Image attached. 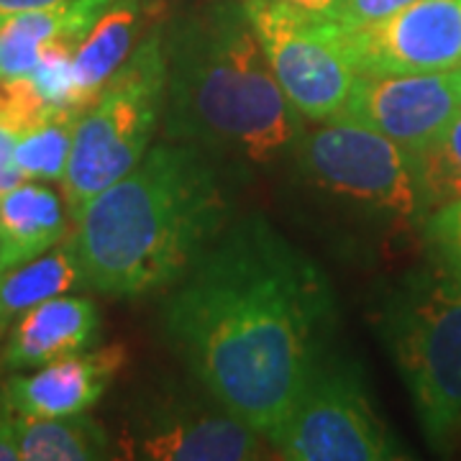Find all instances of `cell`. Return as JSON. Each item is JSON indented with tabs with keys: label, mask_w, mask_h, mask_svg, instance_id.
<instances>
[{
	"label": "cell",
	"mask_w": 461,
	"mask_h": 461,
	"mask_svg": "<svg viewBox=\"0 0 461 461\" xmlns=\"http://www.w3.org/2000/svg\"><path fill=\"white\" fill-rule=\"evenodd\" d=\"M165 336L190 375L269 436L329 354L326 272L264 215L230 221L167 297Z\"/></svg>",
	"instance_id": "1"
},
{
	"label": "cell",
	"mask_w": 461,
	"mask_h": 461,
	"mask_svg": "<svg viewBox=\"0 0 461 461\" xmlns=\"http://www.w3.org/2000/svg\"><path fill=\"white\" fill-rule=\"evenodd\" d=\"M229 165L167 139L75 218L85 287L111 297L169 290L230 223Z\"/></svg>",
	"instance_id": "2"
},
{
	"label": "cell",
	"mask_w": 461,
	"mask_h": 461,
	"mask_svg": "<svg viewBox=\"0 0 461 461\" xmlns=\"http://www.w3.org/2000/svg\"><path fill=\"white\" fill-rule=\"evenodd\" d=\"M167 33V139L229 167H264L295 147L300 115L269 67L244 3H218Z\"/></svg>",
	"instance_id": "3"
},
{
	"label": "cell",
	"mask_w": 461,
	"mask_h": 461,
	"mask_svg": "<svg viewBox=\"0 0 461 461\" xmlns=\"http://www.w3.org/2000/svg\"><path fill=\"white\" fill-rule=\"evenodd\" d=\"M384 341L429 444L461 436V280L433 259L397 280L377 305Z\"/></svg>",
	"instance_id": "4"
},
{
	"label": "cell",
	"mask_w": 461,
	"mask_h": 461,
	"mask_svg": "<svg viewBox=\"0 0 461 461\" xmlns=\"http://www.w3.org/2000/svg\"><path fill=\"white\" fill-rule=\"evenodd\" d=\"M165 103L167 33L154 26L77 118L59 180L72 223L90 200L147 154L165 121Z\"/></svg>",
	"instance_id": "5"
},
{
	"label": "cell",
	"mask_w": 461,
	"mask_h": 461,
	"mask_svg": "<svg viewBox=\"0 0 461 461\" xmlns=\"http://www.w3.org/2000/svg\"><path fill=\"white\" fill-rule=\"evenodd\" d=\"M295 167L303 185L346 213L366 218L423 215L411 151L369 126L329 118L300 129Z\"/></svg>",
	"instance_id": "6"
},
{
	"label": "cell",
	"mask_w": 461,
	"mask_h": 461,
	"mask_svg": "<svg viewBox=\"0 0 461 461\" xmlns=\"http://www.w3.org/2000/svg\"><path fill=\"white\" fill-rule=\"evenodd\" d=\"M267 441L290 461L405 459L379 418L362 369L330 351Z\"/></svg>",
	"instance_id": "7"
},
{
	"label": "cell",
	"mask_w": 461,
	"mask_h": 461,
	"mask_svg": "<svg viewBox=\"0 0 461 461\" xmlns=\"http://www.w3.org/2000/svg\"><path fill=\"white\" fill-rule=\"evenodd\" d=\"M259 436L200 382L195 390L165 384L139 395L118 448L136 461H249L264 456Z\"/></svg>",
	"instance_id": "8"
},
{
	"label": "cell",
	"mask_w": 461,
	"mask_h": 461,
	"mask_svg": "<svg viewBox=\"0 0 461 461\" xmlns=\"http://www.w3.org/2000/svg\"><path fill=\"white\" fill-rule=\"evenodd\" d=\"M251 26L287 103L303 121H329L344 108L357 80L336 41V23L290 3L244 0Z\"/></svg>",
	"instance_id": "9"
},
{
	"label": "cell",
	"mask_w": 461,
	"mask_h": 461,
	"mask_svg": "<svg viewBox=\"0 0 461 461\" xmlns=\"http://www.w3.org/2000/svg\"><path fill=\"white\" fill-rule=\"evenodd\" d=\"M333 23L336 41L357 75L451 72L461 67V0H412L375 23Z\"/></svg>",
	"instance_id": "10"
},
{
	"label": "cell",
	"mask_w": 461,
	"mask_h": 461,
	"mask_svg": "<svg viewBox=\"0 0 461 461\" xmlns=\"http://www.w3.org/2000/svg\"><path fill=\"white\" fill-rule=\"evenodd\" d=\"M461 111V98L451 72H362L351 85L341 113L384 133L405 151H420Z\"/></svg>",
	"instance_id": "11"
},
{
	"label": "cell",
	"mask_w": 461,
	"mask_h": 461,
	"mask_svg": "<svg viewBox=\"0 0 461 461\" xmlns=\"http://www.w3.org/2000/svg\"><path fill=\"white\" fill-rule=\"evenodd\" d=\"M126 346L85 348L57 362L36 366L32 375H14L3 384V402L16 415L57 418L87 412L108 393L115 375L126 366Z\"/></svg>",
	"instance_id": "12"
},
{
	"label": "cell",
	"mask_w": 461,
	"mask_h": 461,
	"mask_svg": "<svg viewBox=\"0 0 461 461\" xmlns=\"http://www.w3.org/2000/svg\"><path fill=\"white\" fill-rule=\"evenodd\" d=\"M98 308L87 297H51L18 318L3 348L5 369H36L95 344Z\"/></svg>",
	"instance_id": "13"
},
{
	"label": "cell",
	"mask_w": 461,
	"mask_h": 461,
	"mask_svg": "<svg viewBox=\"0 0 461 461\" xmlns=\"http://www.w3.org/2000/svg\"><path fill=\"white\" fill-rule=\"evenodd\" d=\"M113 0H67L50 8L0 18V77H29L39 50L65 39L80 44Z\"/></svg>",
	"instance_id": "14"
},
{
	"label": "cell",
	"mask_w": 461,
	"mask_h": 461,
	"mask_svg": "<svg viewBox=\"0 0 461 461\" xmlns=\"http://www.w3.org/2000/svg\"><path fill=\"white\" fill-rule=\"evenodd\" d=\"M65 198L39 180H26L0 195V275L36 259L67 236Z\"/></svg>",
	"instance_id": "15"
},
{
	"label": "cell",
	"mask_w": 461,
	"mask_h": 461,
	"mask_svg": "<svg viewBox=\"0 0 461 461\" xmlns=\"http://www.w3.org/2000/svg\"><path fill=\"white\" fill-rule=\"evenodd\" d=\"M141 26H144L141 0H113L103 11V16L93 23V29L85 33L72 59L80 111H85L95 100L103 85L131 57L136 44L141 41Z\"/></svg>",
	"instance_id": "16"
},
{
	"label": "cell",
	"mask_w": 461,
	"mask_h": 461,
	"mask_svg": "<svg viewBox=\"0 0 461 461\" xmlns=\"http://www.w3.org/2000/svg\"><path fill=\"white\" fill-rule=\"evenodd\" d=\"M77 287H85V272L72 233H67L50 251L0 275V336L26 311Z\"/></svg>",
	"instance_id": "17"
},
{
	"label": "cell",
	"mask_w": 461,
	"mask_h": 461,
	"mask_svg": "<svg viewBox=\"0 0 461 461\" xmlns=\"http://www.w3.org/2000/svg\"><path fill=\"white\" fill-rule=\"evenodd\" d=\"M14 438L23 461H95L111 456V436L87 412L32 418L14 412Z\"/></svg>",
	"instance_id": "18"
},
{
	"label": "cell",
	"mask_w": 461,
	"mask_h": 461,
	"mask_svg": "<svg viewBox=\"0 0 461 461\" xmlns=\"http://www.w3.org/2000/svg\"><path fill=\"white\" fill-rule=\"evenodd\" d=\"M411 157L423 215L461 200V111L433 141Z\"/></svg>",
	"instance_id": "19"
},
{
	"label": "cell",
	"mask_w": 461,
	"mask_h": 461,
	"mask_svg": "<svg viewBox=\"0 0 461 461\" xmlns=\"http://www.w3.org/2000/svg\"><path fill=\"white\" fill-rule=\"evenodd\" d=\"M77 111H54L36 129L18 136L16 165L26 180L54 182L65 177Z\"/></svg>",
	"instance_id": "20"
},
{
	"label": "cell",
	"mask_w": 461,
	"mask_h": 461,
	"mask_svg": "<svg viewBox=\"0 0 461 461\" xmlns=\"http://www.w3.org/2000/svg\"><path fill=\"white\" fill-rule=\"evenodd\" d=\"M75 41L57 39L39 50V62L29 75L41 98L47 100L51 111H80L77 105V93H75V72H72V59H75Z\"/></svg>",
	"instance_id": "21"
},
{
	"label": "cell",
	"mask_w": 461,
	"mask_h": 461,
	"mask_svg": "<svg viewBox=\"0 0 461 461\" xmlns=\"http://www.w3.org/2000/svg\"><path fill=\"white\" fill-rule=\"evenodd\" d=\"M54 113L32 77H0V126L23 136Z\"/></svg>",
	"instance_id": "22"
},
{
	"label": "cell",
	"mask_w": 461,
	"mask_h": 461,
	"mask_svg": "<svg viewBox=\"0 0 461 461\" xmlns=\"http://www.w3.org/2000/svg\"><path fill=\"white\" fill-rule=\"evenodd\" d=\"M423 229L433 259L461 280V200L423 215Z\"/></svg>",
	"instance_id": "23"
},
{
	"label": "cell",
	"mask_w": 461,
	"mask_h": 461,
	"mask_svg": "<svg viewBox=\"0 0 461 461\" xmlns=\"http://www.w3.org/2000/svg\"><path fill=\"white\" fill-rule=\"evenodd\" d=\"M411 3L412 0H336L329 18L344 26H364V23H375V21L393 16Z\"/></svg>",
	"instance_id": "24"
},
{
	"label": "cell",
	"mask_w": 461,
	"mask_h": 461,
	"mask_svg": "<svg viewBox=\"0 0 461 461\" xmlns=\"http://www.w3.org/2000/svg\"><path fill=\"white\" fill-rule=\"evenodd\" d=\"M16 131L0 126V195L8 193V190H14L21 182H26L21 167L16 165Z\"/></svg>",
	"instance_id": "25"
},
{
	"label": "cell",
	"mask_w": 461,
	"mask_h": 461,
	"mask_svg": "<svg viewBox=\"0 0 461 461\" xmlns=\"http://www.w3.org/2000/svg\"><path fill=\"white\" fill-rule=\"evenodd\" d=\"M18 459L16 438H14V412L0 397V461Z\"/></svg>",
	"instance_id": "26"
},
{
	"label": "cell",
	"mask_w": 461,
	"mask_h": 461,
	"mask_svg": "<svg viewBox=\"0 0 461 461\" xmlns=\"http://www.w3.org/2000/svg\"><path fill=\"white\" fill-rule=\"evenodd\" d=\"M59 3H67V0H0V18L23 14V11H36V8H50V5H59Z\"/></svg>",
	"instance_id": "27"
},
{
	"label": "cell",
	"mask_w": 461,
	"mask_h": 461,
	"mask_svg": "<svg viewBox=\"0 0 461 461\" xmlns=\"http://www.w3.org/2000/svg\"><path fill=\"white\" fill-rule=\"evenodd\" d=\"M277 3H290L308 14H315V16H330V11L336 5V0H277Z\"/></svg>",
	"instance_id": "28"
},
{
	"label": "cell",
	"mask_w": 461,
	"mask_h": 461,
	"mask_svg": "<svg viewBox=\"0 0 461 461\" xmlns=\"http://www.w3.org/2000/svg\"><path fill=\"white\" fill-rule=\"evenodd\" d=\"M454 80H456V90H459V98H461V67L454 69Z\"/></svg>",
	"instance_id": "29"
}]
</instances>
